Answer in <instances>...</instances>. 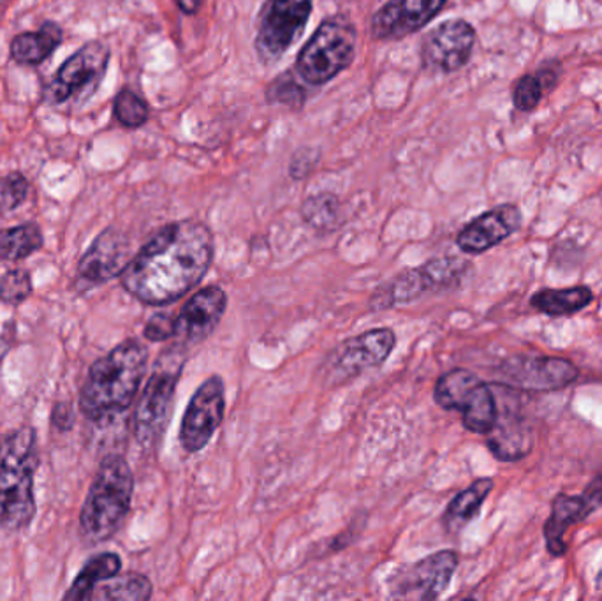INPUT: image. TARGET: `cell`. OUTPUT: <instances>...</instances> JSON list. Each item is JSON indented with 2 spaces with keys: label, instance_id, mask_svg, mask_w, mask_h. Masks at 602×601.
Returning a JSON list of instances; mask_svg holds the SVG:
<instances>
[{
  "label": "cell",
  "instance_id": "cell-1",
  "mask_svg": "<svg viewBox=\"0 0 602 601\" xmlns=\"http://www.w3.org/2000/svg\"><path fill=\"white\" fill-rule=\"evenodd\" d=\"M213 236L203 222L165 224L123 269L122 287L147 305H168L194 290L213 261Z\"/></svg>",
  "mask_w": 602,
  "mask_h": 601
},
{
  "label": "cell",
  "instance_id": "cell-2",
  "mask_svg": "<svg viewBox=\"0 0 602 601\" xmlns=\"http://www.w3.org/2000/svg\"><path fill=\"white\" fill-rule=\"evenodd\" d=\"M149 363L143 342L128 339L93 362L81 387L80 410L90 422L104 423L128 410L138 395Z\"/></svg>",
  "mask_w": 602,
  "mask_h": 601
},
{
  "label": "cell",
  "instance_id": "cell-3",
  "mask_svg": "<svg viewBox=\"0 0 602 601\" xmlns=\"http://www.w3.org/2000/svg\"><path fill=\"white\" fill-rule=\"evenodd\" d=\"M38 438L32 427L0 435V528L18 533L34 521Z\"/></svg>",
  "mask_w": 602,
  "mask_h": 601
},
{
  "label": "cell",
  "instance_id": "cell-4",
  "mask_svg": "<svg viewBox=\"0 0 602 601\" xmlns=\"http://www.w3.org/2000/svg\"><path fill=\"white\" fill-rule=\"evenodd\" d=\"M134 477L128 461L108 455L99 464L86 503L81 508V533L90 542H107L116 537L131 510Z\"/></svg>",
  "mask_w": 602,
  "mask_h": 601
},
{
  "label": "cell",
  "instance_id": "cell-5",
  "mask_svg": "<svg viewBox=\"0 0 602 601\" xmlns=\"http://www.w3.org/2000/svg\"><path fill=\"white\" fill-rule=\"evenodd\" d=\"M357 53V32L344 18L324 20L301 48L294 71L307 86L321 87L349 68Z\"/></svg>",
  "mask_w": 602,
  "mask_h": 601
},
{
  "label": "cell",
  "instance_id": "cell-6",
  "mask_svg": "<svg viewBox=\"0 0 602 601\" xmlns=\"http://www.w3.org/2000/svg\"><path fill=\"white\" fill-rule=\"evenodd\" d=\"M433 399L444 410L460 411L463 427L474 434H488L499 414L492 387L466 369H453L441 375Z\"/></svg>",
  "mask_w": 602,
  "mask_h": 601
},
{
  "label": "cell",
  "instance_id": "cell-7",
  "mask_svg": "<svg viewBox=\"0 0 602 601\" xmlns=\"http://www.w3.org/2000/svg\"><path fill=\"white\" fill-rule=\"evenodd\" d=\"M182 362L159 357L153 374L144 384L132 420V431L143 448H153L162 440L173 413L174 393L179 383Z\"/></svg>",
  "mask_w": 602,
  "mask_h": 601
},
{
  "label": "cell",
  "instance_id": "cell-8",
  "mask_svg": "<svg viewBox=\"0 0 602 601\" xmlns=\"http://www.w3.org/2000/svg\"><path fill=\"white\" fill-rule=\"evenodd\" d=\"M312 0H267L259 14L255 50L264 62H275L297 43L303 34Z\"/></svg>",
  "mask_w": 602,
  "mask_h": 601
},
{
  "label": "cell",
  "instance_id": "cell-9",
  "mask_svg": "<svg viewBox=\"0 0 602 601\" xmlns=\"http://www.w3.org/2000/svg\"><path fill=\"white\" fill-rule=\"evenodd\" d=\"M394 345H397V335L393 330L375 329L360 333L331 351L324 363V369H327L324 374L330 384L345 383L387 362L393 353Z\"/></svg>",
  "mask_w": 602,
  "mask_h": 601
},
{
  "label": "cell",
  "instance_id": "cell-10",
  "mask_svg": "<svg viewBox=\"0 0 602 601\" xmlns=\"http://www.w3.org/2000/svg\"><path fill=\"white\" fill-rule=\"evenodd\" d=\"M110 64V48L101 41H92L80 48L60 66L57 77L47 90L50 103H66L71 98H89L99 89Z\"/></svg>",
  "mask_w": 602,
  "mask_h": 601
},
{
  "label": "cell",
  "instance_id": "cell-11",
  "mask_svg": "<svg viewBox=\"0 0 602 601\" xmlns=\"http://www.w3.org/2000/svg\"><path fill=\"white\" fill-rule=\"evenodd\" d=\"M225 411V387L221 375H210L195 390L180 427V443L189 453H198L212 441Z\"/></svg>",
  "mask_w": 602,
  "mask_h": 601
},
{
  "label": "cell",
  "instance_id": "cell-12",
  "mask_svg": "<svg viewBox=\"0 0 602 601\" xmlns=\"http://www.w3.org/2000/svg\"><path fill=\"white\" fill-rule=\"evenodd\" d=\"M466 261L459 258H438L421 264L418 269L400 273L384 291H379L373 299L375 308H391L393 303H409L420 299L421 294L438 288H448L462 278Z\"/></svg>",
  "mask_w": 602,
  "mask_h": 601
},
{
  "label": "cell",
  "instance_id": "cell-13",
  "mask_svg": "<svg viewBox=\"0 0 602 601\" xmlns=\"http://www.w3.org/2000/svg\"><path fill=\"white\" fill-rule=\"evenodd\" d=\"M475 47V30L460 18L445 20L424 36L421 62L430 73H454L471 60Z\"/></svg>",
  "mask_w": 602,
  "mask_h": 601
},
{
  "label": "cell",
  "instance_id": "cell-14",
  "mask_svg": "<svg viewBox=\"0 0 602 601\" xmlns=\"http://www.w3.org/2000/svg\"><path fill=\"white\" fill-rule=\"evenodd\" d=\"M459 567L454 550H441L418 563L403 567L391 580V597L438 600L451 584Z\"/></svg>",
  "mask_w": 602,
  "mask_h": 601
},
{
  "label": "cell",
  "instance_id": "cell-15",
  "mask_svg": "<svg viewBox=\"0 0 602 601\" xmlns=\"http://www.w3.org/2000/svg\"><path fill=\"white\" fill-rule=\"evenodd\" d=\"M505 383L532 392H555L573 384L580 375L578 367L565 359L541 354H514L501 367Z\"/></svg>",
  "mask_w": 602,
  "mask_h": 601
},
{
  "label": "cell",
  "instance_id": "cell-16",
  "mask_svg": "<svg viewBox=\"0 0 602 601\" xmlns=\"http://www.w3.org/2000/svg\"><path fill=\"white\" fill-rule=\"evenodd\" d=\"M602 507V477H595L586 485L583 494H559L553 499L552 513L544 522V542L550 554L560 558L568 552L565 534L573 525L585 521L586 517Z\"/></svg>",
  "mask_w": 602,
  "mask_h": 601
},
{
  "label": "cell",
  "instance_id": "cell-17",
  "mask_svg": "<svg viewBox=\"0 0 602 601\" xmlns=\"http://www.w3.org/2000/svg\"><path fill=\"white\" fill-rule=\"evenodd\" d=\"M448 0H388L373 14L370 34L375 41H397L429 26Z\"/></svg>",
  "mask_w": 602,
  "mask_h": 601
},
{
  "label": "cell",
  "instance_id": "cell-18",
  "mask_svg": "<svg viewBox=\"0 0 602 601\" xmlns=\"http://www.w3.org/2000/svg\"><path fill=\"white\" fill-rule=\"evenodd\" d=\"M228 294L221 287H207L192 294L174 318V338L182 345L200 344L221 323Z\"/></svg>",
  "mask_w": 602,
  "mask_h": 601
},
{
  "label": "cell",
  "instance_id": "cell-19",
  "mask_svg": "<svg viewBox=\"0 0 602 601\" xmlns=\"http://www.w3.org/2000/svg\"><path fill=\"white\" fill-rule=\"evenodd\" d=\"M129 261V240L116 228H108L93 240L89 251L81 258L78 281L86 288L101 287L122 276Z\"/></svg>",
  "mask_w": 602,
  "mask_h": 601
},
{
  "label": "cell",
  "instance_id": "cell-20",
  "mask_svg": "<svg viewBox=\"0 0 602 601\" xmlns=\"http://www.w3.org/2000/svg\"><path fill=\"white\" fill-rule=\"evenodd\" d=\"M520 227H522L520 209L511 203L499 206L469 222L456 237V246L465 254H483L505 239H510Z\"/></svg>",
  "mask_w": 602,
  "mask_h": 601
},
{
  "label": "cell",
  "instance_id": "cell-21",
  "mask_svg": "<svg viewBox=\"0 0 602 601\" xmlns=\"http://www.w3.org/2000/svg\"><path fill=\"white\" fill-rule=\"evenodd\" d=\"M486 435L488 448L499 461H520L534 448V432H532L531 423L516 411L505 410L501 405H499L495 423Z\"/></svg>",
  "mask_w": 602,
  "mask_h": 601
},
{
  "label": "cell",
  "instance_id": "cell-22",
  "mask_svg": "<svg viewBox=\"0 0 602 601\" xmlns=\"http://www.w3.org/2000/svg\"><path fill=\"white\" fill-rule=\"evenodd\" d=\"M62 43V29L59 23L47 22L38 32H23L11 41L9 53L18 64L38 66Z\"/></svg>",
  "mask_w": 602,
  "mask_h": 601
},
{
  "label": "cell",
  "instance_id": "cell-23",
  "mask_svg": "<svg viewBox=\"0 0 602 601\" xmlns=\"http://www.w3.org/2000/svg\"><path fill=\"white\" fill-rule=\"evenodd\" d=\"M493 485L495 483L492 478H480L472 485L466 487L465 491L454 495L442 519L444 528L450 533L456 534L465 525L471 524L475 517L480 515L488 495L492 494Z\"/></svg>",
  "mask_w": 602,
  "mask_h": 601
},
{
  "label": "cell",
  "instance_id": "cell-24",
  "mask_svg": "<svg viewBox=\"0 0 602 601\" xmlns=\"http://www.w3.org/2000/svg\"><path fill=\"white\" fill-rule=\"evenodd\" d=\"M120 570H122V561L116 552H102V554L96 555L86 567L81 568V572L78 573L68 593L64 594V600H90L96 588L119 575Z\"/></svg>",
  "mask_w": 602,
  "mask_h": 601
},
{
  "label": "cell",
  "instance_id": "cell-25",
  "mask_svg": "<svg viewBox=\"0 0 602 601\" xmlns=\"http://www.w3.org/2000/svg\"><path fill=\"white\" fill-rule=\"evenodd\" d=\"M594 300V293L589 287H571V288H548L535 293L531 299L532 309L541 312V314L552 315H573L576 312L589 308Z\"/></svg>",
  "mask_w": 602,
  "mask_h": 601
},
{
  "label": "cell",
  "instance_id": "cell-26",
  "mask_svg": "<svg viewBox=\"0 0 602 601\" xmlns=\"http://www.w3.org/2000/svg\"><path fill=\"white\" fill-rule=\"evenodd\" d=\"M43 233L36 222H26L0 231V258L4 261H22L43 248Z\"/></svg>",
  "mask_w": 602,
  "mask_h": 601
},
{
  "label": "cell",
  "instance_id": "cell-27",
  "mask_svg": "<svg viewBox=\"0 0 602 601\" xmlns=\"http://www.w3.org/2000/svg\"><path fill=\"white\" fill-rule=\"evenodd\" d=\"M152 582L140 573H126L102 582L90 600L147 601L152 598Z\"/></svg>",
  "mask_w": 602,
  "mask_h": 601
},
{
  "label": "cell",
  "instance_id": "cell-28",
  "mask_svg": "<svg viewBox=\"0 0 602 601\" xmlns=\"http://www.w3.org/2000/svg\"><path fill=\"white\" fill-rule=\"evenodd\" d=\"M301 218L318 231L335 230L340 222V201L331 192L307 198L301 206Z\"/></svg>",
  "mask_w": 602,
  "mask_h": 601
},
{
  "label": "cell",
  "instance_id": "cell-29",
  "mask_svg": "<svg viewBox=\"0 0 602 601\" xmlns=\"http://www.w3.org/2000/svg\"><path fill=\"white\" fill-rule=\"evenodd\" d=\"M113 113L123 128L138 129L147 124L150 110L149 104L144 103L140 96L134 94L132 90H122L113 103Z\"/></svg>",
  "mask_w": 602,
  "mask_h": 601
},
{
  "label": "cell",
  "instance_id": "cell-30",
  "mask_svg": "<svg viewBox=\"0 0 602 601\" xmlns=\"http://www.w3.org/2000/svg\"><path fill=\"white\" fill-rule=\"evenodd\" d=\"M305 89L298 83L293 73L280 74L268 86L267 99L270 103L301 108L305 104Z\"/></svg>",
  "mask_w": 602,
  "mask_h": 601
},
{
  "label": "cell",
  "instance_id": "cell-31",
  "mask_svg": "<svg viewBox=\"0 0 602 601\" xmlns=\"http://www.w3.org/2000/svg\"><path fill=\"white\" fill-rule=\"evenodd\" d=\"M29 194V180L13 171L8 176L0 177V213H9L23 206Z\"/></svg>",
  "mask_w": 602,
  "mask_h": 601
},
{
  "label": "cell",
  "instance_id": "cell-32",
  "mask_svg": "<svg viewBox=\"0 0 602 601\" xmlns=\"http://www.w3.org/2000/svg\"><path fill=\"white\" fill-rule=\"evenodd\" d=\"M32 294V279L27 270H9L0 279V300L11 305L26 302Z\"/></svg>",
  "mask_w": 602,
  "mask_h": 601
},
{
  "label": "cell",
  "instance_id": "cell-33",
  "mask_svg": "<svg viewBox=\"0 0 602 601\" xmlns=\"http://www.w3.org/2000/svg\"><path fill=\"white\" fill-rule=\"evenodd\" d=\"M544 90L534 74H525L516 81L513 90V103L516 110L529 113L534 111L543 99Z\"/></svg>",
  "mask_w": 602,
  "mask_h": 601
},
{
  "label": "cell",
  "instance_id": "cell-34",
  "mask_svg": "<svg viewBox=\"0 0 602 601\" xmlns=\"http://www.w3.org/2000/svg\"><path fill=\"white\" fill-rule=\"evenodd\" d=\"M174 318L177 315L171 312L153 314L144 327V338L152 342H162L174 338Z\"/></svg>",
  "mask_w": 602,
  "mask_h": 601
},
{
  "label": "cell",
  "instance_id": "cell-35",
  "mask_svg": "<svg viewBox=\"0 0 602 601\" xmlns=\"http://www.w3.org/2000/svg\"><path fill=\"white\" fill-rule=\"evenodd\" d=\"M319 162V150L310 149V147H303V149L297 150V154L291 159V167H289V173L294 180L305 179L307 176L312 173L315 164Z\"/></svg>",
  "mask_w": 602,
  "mask_h": 601
},
{
  "label": "cell",
  "instance_id": "cell-36",
  "mask_svg": "<svg viewBox=\"0 0 602 601\" xmlns=\"http://www.w3.org/2000/svg\"><path fill=\"white\" fill-rule=\"evenodd\" d=\"M534 77L538 78L544 92H552L559 86L560 77H562V64L559 60H548L544 64L539 66Z\"/></svg>",
  "mask_w": 602,
  "mask_h": 601
},
{
  "label": "cell",
  "instance_id": "cell-37",
  "mask_svg": "<svg viewBox=\"0 0 602 601\" xmlns=\"http://www.w3.org/2000/svg\"><path fill=\"white\" fill-rule=\"evenodd\" d=\"M51 420L56 423L59 429L62 431H68L69 427L72 425V413L71 408L64 402H60L53 408V414H51Z\"/></svg>",
  "mask_w": 602,
  "mask_h": 601
},
{
  "label": "cell",
  "instance_id": "cell-38",
  "mask_svg": "<svg viewBox=\"0 0 602 601\" xmlns=\"http://www.w3.org/2000/svg\"><path fill=\"white\" fill-rule=\"evenodd\" d=\"M183 14H195L200 9L201 0H174Z\"/></svg>",
  "mask_w": 602,
  "mask_h": 601
}]
</instances>
